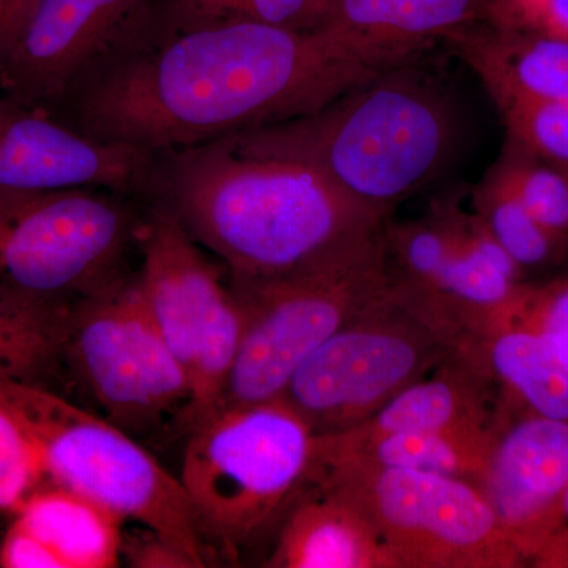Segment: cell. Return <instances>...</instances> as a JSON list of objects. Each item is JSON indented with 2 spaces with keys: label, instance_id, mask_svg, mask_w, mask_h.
Instances as JSON below:
<instances>
[{
  "label": "cell",
  "instance_id": "cell-19",
  "mask_svg": "<svg viewBox=\"0 0 568 568\" xmlns=\"http://www.w3.org/2000/svg\"><path fill=\"white\" fill-rule=\"evenodd\" d=\"M496 425L386 435H362L346 429L315 436L312 462L355 459L377 466L458 478L480 488Z\"/></svg>",
  "mask_w": 568,
  "mask_h": 568
},
{
  "label": "cell",
  "instance_id": "cell-8",
  "mask_svg": "<svg viewBox=\"0 0 568 568\" xmlns=\"http://www.w3.org/2000/svg\"><path fill=\"white\" fill-rule=\"evenodd\" d=\"M145 203L108 190H0V284L70 306L125 278Z\"/></svg>",
  "mask_w": 568,
  "mask_h": 568
},
{
  "label": "cell",
  "instance_id": "cell-2",
  "mask_svg": "<svg viewBox=\"0 0 568 568\" xmlns=\"http://www.w3.org/2000/svg\"><path fill=\"white\" fill-rule=\"evenodd\" d=\"M145 203L162 205L227 280L263 282L386 248L387 219L305 164L250 155L223 138L155 153Z\"/></svg>",
  "mask_w": 568,
  "mask_h": 568
},
{
  "label": "cell",
  "instance_id": "cell-6",
  "mask_svg": "<svg viewBox=\"0 0 568 568\" xmlns=\"http://www.w3.org/2000/svg\"><path fill=\"white\" fill-rule=\"evenodd\" d=\"M459 332L452 317L392 282L298 366L280 399L315 436L346 432L444 364Z\"/></svg>",
  "mask_w": 568,
  "mask_h": 568
},
{
  "label": "cell",
  "instance_id": "cell-20",
  "mask_svg": "<svg viewBox=\"0 0 568 568\" xmlns=\"http://www.w3.org/2000/svg\"><path fill=\"white\" fill-rule=\"evenodd\" d=\"M499 398L495 386L455 351L424 379L405 388L376 414L349 428L362 435L432 432L495 426Z\"/></svg>",
  "mask_w": 568,
  "mask_h": 568
},
{
  "label": "cell",
  "instance_id": "cell-4",
  "mask_svg": "<svg viewBox=\"0 0 568 568\" xmlns=\"http://www.w3.org/2000/svg\"><path fill=\"white\" fill-rule=\"evenodd\" d=\"M0 396L36 444L48 485L70 489L123 521L162 534L197 567H205L211 548L181 480L133 435L43 384L18 379L2 368Z\"/></svg>",
  "mask_w": 568,
  "mask_h": 568
},
{
  "label": "cell",
  "instance_id": "cell-30",
  "mask_svg": "<svg viewBox=\"0 0 568 568\" xmlns=\"http://www.w3.org/2000/svg\"><path fill=\"white\" fill-rule=\"evenodd\" d=\"M121 558L136 568H200L182 548L144 526L123 534Z\"/></svg>",
  "mask_w": 568,
  "mask_h": 568
},
{
  "label": "cell",
  "instance_id": "cell-28",
  "mask_svg": "<svg viewBox=\"0 0 568 568\" xmlns=\"http://www.w3.org/2000/svg\"><path fill=\"white\" fill-rule=\"evenodd\" d=\"M487 21L568 40V0H491Z\"/></svg>",
  "mask_w": 568,
  "mask_h": 568
},
{
  "label": "cell",
  "instance_id": "cell-14",
  "mask_svg": "<svg viewBox=\"0 0 568 568\" xmlns=\"http://www.w3.org/2000/svg\"><path fill=\"white\" fill-rule=\"evenodd\" d=\"M568 487V420L500 410L481 491L528 566Z\"/></svg>",
  "mask_w": 568,
  "mask_h": 568
},
{
  "label": "cell",
  "instance_id": "cell-7",
  "mask_svg": "<svg viewBox=\"0 0 568 568\" xmlns=\"http://www.w3.org/2000/svg\"><path fill=\"white\" fill-rule=\"evenodd\" d=\"M305 484L364 517L398 568L528 566L476 485L355 459L312 462Z\"/></svg>",
  "mask_w": 568,
  "mask_h": 568
},
{
  "label": "cell",
  "instance_id": "cell-9",
  "mask_svg": "<svg viewBox=\"0 0 568 568\" xmlns=\"http://www.w3.org/2000/svg\"><path fill=\"white\" fill-rule=\"evenodd\" d=\"M227 283L244 331L215 410L278 399L317 347L388 294L392 276L383 248L304 274Z\"/></svg>",
  "mask_w": 568,
  "mask_h": 568
},
{
  "label": "cell",
  "instance_id": "cell-17",
  "mask_svg": "<svg viewBox=\"0 0 568 568\" xmlns=\"http://www.w3.org/2000/svg\"><path fill=\"white\" fill-rule=\"evenodd\" d=\"M484 82L500 114L568 99V40L481 21L448 39Z\"/></svg>",
  "mask_w": 568,
  "mask_h": 568
},
{
  "label": "cell",
  "instance_id": "cell-16",
  "mask_svg": "<svg viewBox=\"0 0 568 568\" xmlns=\"http://www.w3.org/2000/svg\"><path fill=\"white\" fill-rule=\"evenodd\" d=\"M457 351L495 386L499 410L568 420V347L555 336L525 325H469Z\"/></svg>",
  "mask_w": 568,
  "mask_h": 568
},
{
  "label": "cell",
  "instance_id": "cell-26",
  "mask_svg": "<svg viewBox=\"0 0 568 568\" xmlns=\"http://www.w3.org/2000/svg\"><path fill=\"white\" fill-rule=\"evenodd\" d=\"M506 144L568 174V99L503 112Z\"/></svg>",
  "mask_w": 568,
  "mask_h": 568
},
{
  "label": "cell",
  "instance_id": "cell-18",
  "mask_svg": "<svg viewBox=\"0 0 568 568\" xmlns=\"http://www.w3.org/2000/svg\"><path fill=\"white\" fill-rule=\"evenodd\" d=\"M265 567L398 568L355 508L334 493L310 484L284 511Z\"/></svg>",
  "mask_w": 568,
  "mask_h": 568
},
{
  "label": "cell",
  "instance_id": "cell-3",
  "mask_svg": "<svg viewBox=\"0 0 568 568\" xmlns=\"http://www.w3.org/2000/svg\"><path fill=\"white\" fill-rule=\"evenodd\" d=\"M417 59L388 67L321 110L226 140L250 155L305 164L388 220L443 174L462 140L454 93Z\"/></svg>",
  "mask_w": 568,
  "mask_h": 568
},
{
  "label": "cell",
  "instance_id": "cell-5",
  "mask_svg": "<svg viewBox=\"0 0 568 568\" xmlns=\"http://www.w3.org/2000/svg\"><path fill=\"white\" fill-rule=\"evenodd\" d=\"M181 480L207 547L237 551L304 487L313 435L283 399L223 407L189 429Z\"/></svg>",
  "mask_w": 568,
  "mask_h": 568
},
{
  "label": "cell",
  "instance_id": "cell-32",
  "mask_svg": "<svg viewBox=\"0 0 568 568\" xmlns=\"http://www.w3.org/2000/svg\"><path fill=\"white\" fill-rule=\"evenodd\" d=\"M36 0H0V54L17 39Z\"/></svg>",
  "mask_w": 568,
  "mask_h": 568
},
{
  "label": "cell",
  "instance_id": "cell-23",
  "mask_svg": "<svg viewBox=\"0 0 568 568\" xmlns=\"http://www.w3.org/2000/svg\"><path fill=\"white\" fill-rule=\"evenodd\" d=\"M474 212L523 272L558 263L568 250V241L541 226L491 170L474 190Z\"/></svg>",
  "mask_w": 568,
  "mask_h": 568
},
{
  "label": "cell",
  "instance_id": "cell-15",
  "mask_svg": "<svg viewBox=\"0 0 568 568\" xmlns=\"http://www.w3.org/2000/svg\"><path fill=\"white\" fill-rule=\"evenodd\" d=\"M489 6L491 0H327L320 29L388 69L487 21Z\"/></svg>",
  "mask_w": 568,
  "mask_h": 568
},
{
  "label": "cell",
  "instance_id": "cell-31",
  "mask_svg": "<svg viewBox=\"0 0 568 568\" xmlns=\"http://www.w3.org/2000/svg\"><path fill=\"white\" fill-rule=\"evenodd\" d=\"M237 0H164L173 28L205 24L230 18Z\"/></svg>",
  "mask_w": 568,
  "mask_h": 568
},
{
  "label": "cell",
  "instance_id": "cell-29",
  "mask_svg": "<svg viewBox=\"0 0 568 568\" xmlns=\"http://www.w3.org/2000/svg\"><path fill=\"white\" fill-rule=\"evenodd\" d=\"M325 9L327 0H237L230 18L306 32L321 28Z\"/></svg>",
  "mask_w": 568,
  "mask_h": 568
},
{
  "label": "cell",
  "instance_id": "cell-22",
  "mask_svg": "<svg viewBox=\"0 0 568 568\" xmlns=\"http://www.w3.org/2000/svg\"><path fill=\"white\" fill-rule=\"evenodd\" d=\"M67 308L0 284V368L37 384L58 372Z\"/></svg>",
  "mask_w": 568,
  "mask_h": 568
},
{
  "label": "cell",
  "instance_id": "cell-11",
  "mask_svg": "<svg viewBox=\"0 0 568 568\" xmlns=\"http://www.w3.org/2000/svg\"><path fill=\"white\" fill-rule=\"evenodd\" d=\"M59 357L130 435L182 417L192 399L189 376L145 313L133 275L67 308Z\"/></svg>",
  "mask_w": 568,
  "mask_h": 568
},
{
  "label": "cell",
  "instance_id": "cell-10",
  "mask_svg": "<svg viewBox=\"0 0 568 568\" xmlns=\"http://www.w3.org/2000/svg\"><path fill=\"white\" fill-rule=\"evenodd\" d=\"M138 250V295L192 386L182 416L190 429L219 406L241 345L244 315L223 265L213 263L162 205L145 203Z\"/></svg>",
  "mask_w": 568,
  "mask_h": 568
},
{
  "label": "cell",
  "instance_id": "cell-12",
  "mask_svg": "<svg viewBox=\"0 0 568 568\" xmlns=\"http://www.w3.org/2000/svg\"><path fill=\"white\" fill-rule=\"evenodd\" d=\"M164 24V0H36L0 54V97L50 106L104 52Z\"/></svg>",
  "mask_w": 568,
  "mask_h": 568
},
{
  "label": "cell",
  "instance_id": "cell-27",
  "mask_svg": "<svg viewBox=\"0 0 568 568\" xmlns=\"http://www.w3.org/2000/svg\"><path fill=\"white\" fill-rule=\"evenodd\" d=\"M515 324L555 336L568 347V275L548 283H523L507 305L467 324Z\"/></svg>",
  "mask_w": 568,
  "mask_h": 568
},
{
  "label": "cell",
  "instance_id": "cell-13",
  "mask_svg": "<svg viewBox=\"0 0 568 568\" xmlns=\"http://www.w3.org/2000/svg\"><path fill=\"white\" fill-rule=\"evenodd\" d=\"M155 153L71 129L44 108L0 97V190L95 189L145 201Z\"/></svg>",
  "mask_w": 568,
  "mask_h": 568
},
{
  "label": "cell",
  "instance_id": "cell-21",
  "mask_svg": "<svg viewBox=\"0 0 568 568\" xmlns=\"http://www.w3.org/2000/svg\"><path fill=\"white\" fill-rule=\"evenodd\" d=\"M59 568H111L121 560L123 519L70 489L44 485L11 517Z\"/></svg>",
  "mask_w": 568,
  "mask_h": 568
},
{
  "label": "cell",
  "instance_id": "cell-1",
  "mask_svg": "<svg viewBox=\"0 0 568 568\" xmlns=\"http://www.w3.org/2000/svg\"><path fill=\"white\" fill-rule=\"evenodd\" d=\"M383 70L321 29L226 18L112 48L44 110L95 140L163 153L302 118Z\"/></svg>",
  "mask_w": 568,
  "mask_h": 568
},
{
  "label": "cell",
  "instance_id": "cell-24",
  "mask_svg": "<svg viewBox=\"0 0 568 568\" xmlns=\"http://www.w3.org/2000/svg\"><path fill=\"white\" fill-rule=\"evenodd\" d=\"M549 233L568 241V174L506 144L491 168Z\"/></svg>",
  "mask_w": 568,
  "mask_h": 568
},
{
  "label": "cell",
  "instance_id": "cell-33",
  "mask_svg": "<svg viewBox=\"0 0 568 568\" xmlns=\"http://www.w3.org/2000/svg\"><path fill=\"white\" fill-rule=\"evenodd\" d=\"M530 566L541 568H568V534L555 538L544 545L532 560Z\"/></svg>",
  "mask_w": 568,
  "mask_h": 568
},
{
  "label": "cell",
  "instance_id": "cell-34",
  "mask_svg": "<svg viewBox=\"0 0 568 568\" xmlns=\"http://www.w3.org/2000/svg\"><path fill=\"white\" fill-rule=\"evenodd\" d=\"M566 534H568V487L566 493H564L562 499H560L558 508H556L555 515H552L551 523H549L548 526L547 536H545L544 541H541L538 549L544 547V545H547L548 541L555 540V538L566 536Z\"/></svg>",
  "mask_w": 568,
  "mask_h": 568
},
{
  "label": "cell",
  "instance_id": "cell-25",
  "mask_svg": "<svg viewBox=\"0 0 568 568\" xmlns=\"http://www.w3.org/2000/svg\"><path fill=\"white\" fill-rule=\"evenodd\" d=\"M44 485L47 477L36 444L0 396V514L13 517Z\"/></svg>",
  "mask_w": 568,
  "mask_h": 568
}]
</instances>
